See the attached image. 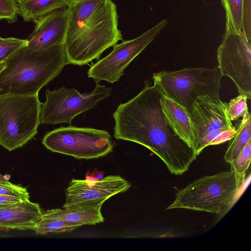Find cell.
<instances>
[{
	"mask_svg": "<svg viewBox=\"0 0 251 251\" xmlns=\"http://www.w3.org/2000/svg\"><path fill=\"white\" fill-rule=\"evenodd\" d=\"M162 96L154 84L146 80L142 90L120 103L113 114L114 137L146 147L163 161L171 174L181 175L198 156L167 122L160 103Z\"/></svg>",
	"mask_w": 251,
	"mask_h": 251,
	"instance_id": "obj_1",
	"label": "cell"
},
{
	"mask_svg": "<svg viewBox=\"0 0 251 251\" xmlns=\"http://www.w3.org/2000/svg\"><path fill=\"white\" fill-rule=\"evenodd\" d=\"M64 47L69 64L82 66L122 40L111 0H69Z\"/></svg>",
	"mask_w": 251,
	"mask_h": 251,
	"instance_id": "obj_2",
	"label": "cell"
},
{
	"mask_svg": "<svg viewBox=\"0 0 251 251\" xmlns=\"http://www.w3.org/2000/svg\"><path fill=\"white\" fill-rule=\"evenodd\" d=\"M4 61L0 96L37 94L69 64L63 44L42 50H31L25 45Z\"/></svg>",
	"mask_w": 251,
	"mask_h": 251,
	"instance_id": "obj_3",
	"label": "cell"
},
{
	"mask_svg": "<svg viewBox=\"0 0 251 251\" xmlns=\"http://www.w3.org/2000/svg\"><path fill=\"white\" fill-rule=\"evenodd\" d=\"M222 77L217 66L161 71L154 73L152 79L163 96L176 102L190 113L197 97H220Z\"/></svg>",
	"mask_w": 251,
	"mask_h": 251,
	"instance_id": "obj_4",
	"label": "cell"
},
{
	"mask_svg": "<svg viewBox=\"0 0 251 251\" xmlns=\"http://www.w3.org/2000/svg\"><path fill=\"white\" fill-rule=\"evenodd\" d=\"M241 186L231 171L204 176L178 190L166 210L185 209L220 214L231 204Z\"/></svg>",
	"mask_w": 251,
	"mask_h": 251,
	"instance_id": "obj_5",
	"label": "cell"
},
{
	"mask_svg": "<svg viewBox=\"0 0 251 251\" xmlns=\"http://www.w3.org/2000/svg\"><path fill=\"white\" fill-rule=\"evenodd\" d=\"M41 105L38 94L0 96V145L12 151L32 139L40 124Z\"/></svg>",
	"mask_w": 251,
	"mask_h": 251,
	"instance_id": "obj_6",
	"label": "cell"
},
{
	"mask_svg": "<svg viewBox=\"0 0 251 251\" xmlns=\"http://www.w3.org/2000/svg\"><path fill=\"white\" fill-rule=\"evenodd\" d=\"M42 144L52 152L85 159L104 157L112 152L115 146L105 130L71 126L47 132Z\"/></svg>",
	"mask_w": 251,
	"mask_h": 251,
	"instance_id": "obj_7",
	"label": "cell"
},
{
	"mask_svg": "<svg viewBox=\"0 0 251 251\" xmlns=\"http://www.w3.org/2000/svg\"><path fill=\"white\" fill-rule=\"evenodd\" d=\"M111 94V88L100 85L99 82L89 93L82 94L75 88L61 87L54 91L47 89L46 101L41 107L40 124L71 125L75 117L94 108Z\"/></svg>",
	"mask_w": 251,
	"mask_h": 251,
	"instance_id": "obj_8",
	"label": "cell"
},
{
	"mask_svg": "<svg viewBox=\"0 0 251 251\" xmlns=\"http://www.w3.org/2000/svg\"><path fill=\"white\" fill-rule=\"evenodd\" d=\"M167 23V20L164 19L137 37L113 46L108 55L91 65L87 73L88 77L93 78L96 82L104 80L113 83L119 80L124 75L126 67L154 39Z\"/></svg>",
	"mask_w": 251,
	"mask_h": 251,
	"instance_id": "obj_9",
	"label": "cell"
},
{
	"mask_svg": "<svg viewBox=\"0 0 251 251\" xmlns=\"http://www.w3.org/2000/svg\"><path fill=\"white\" fill-rule=\"evenodd\" d=\"M218 66L222 76L229 77L239 94L251 97V46L242 33L226 32L217 50Z\"/></svg>",
	"mask_w": 251,
	"mask_h": 251,
	"instance_id": "obj_10",
	"label": "cell"
},
{
	"mask_svg": "<svg viewBox=\"0 0 251 251\" xmlns=\"http://www.w3.org/2000/svg\"><path fill=\"white\" fill-rule=\"evenodd\" d=\"M131 185L119 175H110L98 181L73 178L66 189L63 208L85 209L102 206L109 198L127 191Z\"/></svg>",
	"mask_w": 251,
	"mask_h": 251,
	"instance_id": "obj_11",
	"label": "cell"
},
{
	"mask_svg": "<svg viewBox=\"0 0 251 251\" xmlns=\"http://www.w3.org/2000/svg\"><path fill=\"white\" fill-rule=\"evenodd\" d=\"M226 105L220 97L210 95L197 97L190 113L195 147L211 132L235 128L227 115Z\"/></svg>",
	"mask_w": 251,
	"mask_h": 251,
	"instance_id": "obj_12",
	"label": "cell"
},
{
	"mask_svg": "<svg viewBox=\"0 0 251 251\" xmlns=\"http://www.w3.org/2000/svg\"><path fill=\"white\" fill-rule=\"evenodd\" d=\"M32 32L26 39V46L42 50L63 44L67 27L66 7L56 10L36 22Z\"/></svg>",
	"mask_w": 251,
	"mask_h": 251,
	"instance_id": "obj_13",
	"label": "cell"
},
{
	"mask_svg": "<svg viewBox=\"0 0 251 251\" xmlns=\"http://www.w3.org/2000/svg\"><path fill=\"white\" fill-rule=\"evenodd\" d=\"M37 203L26 200L0 207V232L35 230L43 215Z\"/></svg>",
	"mask_w": 251,
	"mask_h": 251,
	"instance_id": "obj_14",
	"label": "cell"
},
{
	"mask_svg": "<svg viewBox=\"0 0 251 251\" xmlns=\"http://www.w3.org/2000/svg\"><path fill=\"white\" fill-rule=\"evenodd\" d=\"M163 113L175 133L195 150V137L190 113L176 102L163 96L160 99Z\"/></svg>",
	"mask_w": 251,
	"mask_h": 251,
	"instance_id": "obj_15",
	"label": "cell"
},
{
	"mask_svg": "<svg viewBox=\"0 0 251 251\" xmlns=\"http://www.w3.org/2000/svg\"><path fill=\"white\" fill-rule=\"evenodd\" d=\"M101 207V206H99L90 209L77 210L56 208L46 211L43 215L64 220L79 227L83 225H95L104 221Z\"/></svg>",
	"mask_w": 251,
	"mask_h": 251,
	"instance_id": "obj_16",
	"label": "cell"
},
{
	"mask_svg": "<svg viewBox=\"0 0 251 251\" xmlns=\"http://www.w3.org/2000/svg\"><path fill=\"white\" fill-rule=\"evenodd\" d=\"M69 0H23L17 2L18 13L25 22H36L46 15L66 7Z\"/></svg>",
	"mask_w": 251,
	"mask_h": 251,
	"instance_id": "obj_17",
	"label": "cell"
},
{
	"mask_svg": "<svg viewBox=\"0 0 251 251\" xmlns=\"http://www.w3.org/2000/svg\"><path fill=\"white\" fill-rule=\"evenodd\" d=\"M235 136L228 141L224 160L230 163L236 158L249 141L251 135V118L250 113L243 117L237 128Z\"/></svg>",
	"mask_w": 251,
	"mask_h": 251,
	"instance_id": "obj_18",
	"label": "cell"
},
{
	"mask_svg": "<svg viewBox=\"0 0 251 251\" xmlns=\"http://www.w3.org/2000/svg\"><path fill=\"white\" fill-rule=\"evenodd\" d=\"M221 1L226 11V32L242 33L243 0Z\"/></svg>",
	"mask_w": 251,
	"mask_h": 251,
	"instance_id": "obj_19",
	"label": "cell"
},
{
	"mask_svg": "<svg viewBox=\"0 0 251 251\" xmlns=\"http://www.w3.org/2000/svg\"><path fill=\"white\" fill-rule=\"evenodd\" d=\"M79 227L72 223L43 215L34 231L37 234L44 235L50 233L70 232Z\"/></svg>",
	"mask_w": 251,
	"mask_h": 251,
	"instance_id": "obj_20",
	"label": "cell"
},
{
	"mask_svg": "<svg viewBox=\"0 0 251 251\" xmlns=\"http://www.w3.org/2000/svg\"><path fill=\"white\" fill-rule=\"evenodd\" d=\"M251 158V139L243 149L238 157L229 163L230 170L233 172L237 182L242 185L248 169Z\"/></svg>",
	"mask_w": 251,
	"mask_h": 251,
	"instance_id": "obj_21",
	"label": "cell"
},
{
	"mask_svg": "<svg viewBox=\"0 0 251 251\" xmlns=\"http://www.w3.org/2000/svg\"><path fill=\"white\" fill-rule=\"evenodd\" d=\"M248 97L245 94H239L227 103L226 112L231 121L237 120L249 113L247 103Z\"/></svg>",
	"mask_w": 251,
	"mask_h": 251,
	"instance_id": "obj_22",
	"label": "cell"
},
{
	"mask_svg": "<svg viewBox=\"0 0 251 251\" xmlns=\"http://www.w3.org/2000/svg\"><path fill=\"white\" fill-rule=\"evenodd\" d=\"M26 44V39L0 37V62L4 61L15 51Z\"/></svg>",
	"mask_w": 251,
	"mask_h": 251,
	"instance_id": "obj_23",
	"label": "cell"
},
{
	"mask_svg": "<svg viewBox=\"0 0 251 251\" xmlns=\"http://www.w3.org/2000/svg\"><path fill=\"white\" fill-rule=\"evenodd\" d=\"M0 195L29 200V195L26 188L9 181H0Z\"/></svg>",
	"mask_w": 251,
	"mask_h": 251,
	"instance_id": "obj_24",
	"label": "cell"
},
{
	"mask_svg": "<svg viewBox=\"0 0 251 251\" xmlns=\"http://www.w3.org/2000/svg\"><path fill=\"white\" fill-rule=\"evenodd\" d=\"M18 15L17 3L14 0H0V21L15 22Z\"/></svg>",
	"mask_w": 251,
	"mask_h": 251,
	"instance_id": "obj_25",
	"label": "cell"
},
{
	"mask_svg": "<svg viewBox=\"0 0 251 251\" xmlns=\"http://www.w3.org/2000/svg\"><path fill=\"white\" fill-rule=\"evenodd\" d=\"M242 33L251 46V0H243Z\"/></svg>",
	"mask_w": 251,
	"mask_h": 251,
	"instance_id": "obj_26",
	"label": "cell"
},
{
	"mask_svg": "<svg viewBox=\"0 0 251 251\" xmlns=\"http://www.w3.org/2000/svg\"><path fill=\"white\" fill-rule=\"evenodd\" d=\"M236 130L234 129L224 130L215 137L209 144L210 145H216L229 141L235 135Z\"/></svg>",
	"mask_w": 251,
	"mask_h": 251,
	"instance_id": "obj_27",
	"label": "cell"
},
{
	"mask_svg": "<svg viewBox=\"0 0 251 251\" xmlns=\"http://www.w3.org/2000/svg\"><path fill=\"white\" fill-rule=\"evenodd\" d=\"M26 200H27L22 198L0 195V207L14 204L16 203Z\"/></svg>",
	"mask_w": 251,
	"mask_h": 251,
	"instance_id": "obj_28",
	"label": "cell"
},
{
	"mask_svg": "<svg viewBox=\"0 0 251 251\" xmlns=\"http://www.w3.org/2000/svg\"><path fill=\"white\" fill-rule=\"evenodd\" d=\"M9 175H5L3 176L1 174H0V181L1 182H9V179L10 177H8V176Z\"/></svg>",
	"mask_w": 251,
	"mask_h": 251,
	"instance_id": "obj_29",
	"label": "cell"
},
{
	"mask_svg": "<svg viewBox=\"0 0 251 251\" xmlns=\"http://www.w3.org/2000/svg\"><path fill=\"white\" fill-rule=\"evenodd\" d=\"M6 66V62L3 61L0 62V72Z\"/></svg>",
	"mask_w": 251,
	"mask_h": 251,
	"instance_id": "obj_30",
	"label": "cell"
},
{
	"mask_svg": "<svg viewBox=\"0 0 251 251\" xmlns=\"http://www.w3.org/2000/svg\"><path fill=\"white\" fill-rule=\"evenodd\" d=\"M15 0V1L16 2V3H17V2H19V1H21V0Z\"/></svg>",
	"mask_w": 251,
	"mask_h": 251,
	"instance_id": "obj_31",
	"label": "cell"
}]
</instances>
